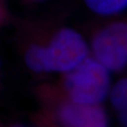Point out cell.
<instances>
[{
	"instance_id": "277c9868",
	"label": "cell",
	"mask_w": 127,
	"mask_h": 127,
	"mask_svg": "<svg viewBox=\"0 0 127 127\" xmlns=\"http://www.w3.org/2000/svg\"><path fill=\"white\" fill-rule=\"evenodd\" d=\"M92 50L96 60L108 71H120L127 65L125 47L107 27L95 36L92 42Z\"/></svg>"
},
{
	"instance_id": "52a82bcc",
	"label": "cell",
	"mask_w": 127,
	"mask_h": 127,
	"mask_svg": "<svg viewBox=\"0 0 127 127\" xmlns=\"http://www.w3.org/2000/svg\"><path fill=\"white\" fill-rule=\"evenodd\" d=\"M107 28L122 41L127 51V24L116 23L109 26Z\"/></svg>"
},
{
	"instance_id": "8992f818",
	"label": "cell",
	"mask_w": 127,
	"mask_h": 127,
	"mask_svg": "<svg viewBox=\"0 0 127 127\" xmlns=\"http://www.w3.org/2000/svg\"><path fill=\"white\" fill-rule=\"evenodd\" d=\"M110 101L119 112L127 108V78L121 79L114 86L110 93Z\"/></svg>"
},
{
	"instance_id": "5b68a950",
	"label": "cell",
	"mask_w": 127,
	"mask_h": 127,
	"mask_svg": "<svg viewBox=\"0 0 127 127\" xmlns=\"http://www.w3.org/2000/svg\"><path fill=\"white\" fill-rule=\"evenodd\" d=\"M96 13L108 15L117 13L127 8V0H85Z\"/></svg>"
},
{
	"instance_id": "ba28073f",
	"label": "cell",
	"mask_w": 127,
	"mask_h": 127,
	"mask_svg": "<svg viewBox=\"0 0 127 127\" xmlns=\"http://www.w3.org/2000/svg\"><path fill=\"white\" fill-rule=\"evenodd\" d=\"M120 113V120L124 127H127V108L119 112Z\"/></svg>"
},
{
	"instance_id": "7a4b0ae2",
	"label": "cell",
	"mask_w": 127,
	"mask_h": 127,
	"mask_svg": "<svg viewBox=\"0 0 127 127\" xmlns=\"http://www.w3.org/2000/svg\"><path fill=\"white\" fill-rule=\"evenodd\" d=\"M108 70L95 59H85L69 71L65 87L72 102L82 104H99L109 91Z\"/></svg>"
},
{
	"instance_id": "3957f363",
	"label": "cell",
	"mask_w": 127,
	"mask_h": 127,
	"mask_svg": "<svg viewBox=\"0 0 127 127\" xmlns=\"http://www.w3.org/2000/svg\"><path fill=\"white\" fill-rule=\"evenodd\" d=\"M59 122L64 127H108V119L98 104L67 103L59 110Z\"/></svg>"
},
{
	"instance_id": "6da1fadb",
	"label": "cell",
	"mask_w": 127,
	"mask_h": 127,
	"mask_svg": "<svg viewBox=\"0 0 127 127\" xmlns=\"http://www.w3.org/2000/svg\"><path fill=\"white\" fill-rule=\"evenodd\" d=\"M88 46L73 29L59 31L47 46L33 45L27 52L26 62L35 72H69L86 59Z\"/></svg>"
}]
</instances>
